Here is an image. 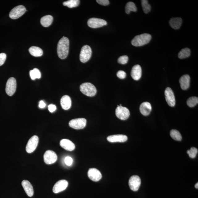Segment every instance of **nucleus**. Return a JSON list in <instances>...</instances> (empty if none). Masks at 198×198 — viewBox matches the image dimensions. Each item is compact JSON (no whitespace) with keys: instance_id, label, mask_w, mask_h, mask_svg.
<instances>
[{"instance_id":"1","label":"nucleus","mask_w":198,"mask_h":198,"mask_svg":"<svg viewBox=\"0 0 198 198\" xmlns=\"http://www.w3.org/2000/svg\"><path fill=\"white\" fill-rule=\"evenodd\" d=\"M70 41L66 37L63 36L59 41L57 48L58 56L61 59H64L68 56L69 51Z\"/></svg>"},{"instance_id":"2","label":"nucleus","mask_w":198,"mask_h":198,"mask_svg":"<svg viewBox=\"0 0 198 198\" xmlns=\"http://www.w3.org/2000/svg\"><path fill=\"white\" fill-rule=\"evenodd\" d=\"M151 38V35L148 34L137 35L131 41V44L136 47L142 46L150 42Z\"/></svg>"},{"instance_id":"3","label":"nucleus","mask_w":198,"mask_h":198,"mask_svg":"<svg viewBox=\"0 0 198 198\" xmlns=\"http://www.w3.org/2000/svg\"><path fill=\"white\" fill-rule=\"evenodd\" d=\"M80 91L84 95L89 97H93L97 93V89L95 86L90 83H85L80 86Z\"/></svg>"},{"instance_id":"4","label":"nucleus","mask_w":198,"mask_h":198,"mask_svg":"<svg viewBox=\"0 0 198 198\" xmlns=\"http://www.w3.org/2000/svg\"><path fill=\"white\" fill-rule=\"evenodd\" d=\"M27 11L25 7L23 5H19L11 10L9 13V17L12 19H17L24 14Z\"/></svg>"},{"instance_id":"5","label":"nucleus","mask_w":198,"mask_h":198,"mask_svg":"<svg viewBox=\"0 0 198 198\" xmlns=\"http://www.w3.org/2000/svg\"><path fill=\"white\" fill-rule=\"evenodd\" d=\"M92 54L91 49L89 46L85 45L82 47L80 54V61L83 63L87 62L91 58Z\"/></svg>"},{"instance_id":"6","label":"nucleus","mask_w":198,"mask_h":198,"mask_svg":"<svg viewBox=\"0 0 198 198\" xmlns=\"http://www.w3.org/2000/svg\"><path fill=\"white\" fill-rule=\"evenodd\" d=\"M17 88L16 80L14 78H11L8 80L6 86V92L7 95L11 96L15 93Z\"/></svg>"},{"instance_id":"7","label":"nucleus","mask_w":198,"mask_h":198,"mask_svg":"<svg viewBox=\"0 0 198 198\" xmlns=\"http://www.w3.org/2000/svg\"><path fill=\"white\" fill-rule=\"evenodd\" d=\"M87 120L84 118H78L72 119L70 121L69 126L76 130L83 129L86 126Z\"/></svg>"},{"instance_id":"8","label":"nucleus","mask_w":198,"mask_h":198,"mask_svg":"<svg viewBox=\"0 0 198 198\" xmlns=\"http://www.w3.org/2000/svg\"><path fill=\"white\" fill-rule=\"evenodd\" d=\"M116 115L118 118L121 120H126L128 118L130 115V112L127 107L117 106L116 109Z\"/></svg>"},{"instance_id":"9","label":"nucleus","mask_w":198,"mask_h":198,"mask_svg":"<svg viewBox=\"0 0 198 198\" xmlns=\"http://www.w3.org/2000/svg\"><path fill=\"white\" fill-rule=\"evenodd\" d=\"M39 142V138L34 136L29 139L26 146V150L27 153L31 154L36 150Z\"/></svg>"},{"instance_id":"10","label":"nucleus","mask_w":198,"mask_h":198,"mask_svg":"<svg viewBox=\"0 0 198 198\" xmlns=\"http://www.w3.org/2000/svg\"><path fill=\"white\" fill-rule=\"evenodd\" d=\"M107 21L103 19L96 18L89 19L87 22L88 26L94 28H100L107 25Z\"/></svg>"},{"instance_id":"11","label":"nucleus","mask_w":198,"mask_h":198,"mask_svg":"<svg viewBox=\"0 0 198 198\" xmlns=\"http://www.w3.org/2000/svg\"><path fill=\"white\" fill-rule=\"evenodd\" d=\"M44 158L45 163L47 164H51L57 161L58 157L55 152L52 150H48L45 153Z\"/></svg>"},{"instance_id":"12","label":"nucleus","mask_w":198,"mask_h":198,"mask_svg":"<svg viewBox=\"0 0 198 198\" xmlns=\"http://www.w3.org/2000/svg\"><path fill=\"white\" fill-rule=\"evenodd\" d=\"M129 186L133 191H138L141 184V180L138 176L133 175L129 180Z\"/></svg>"},{"instance_id":"13","label":"nucleus","mask_w":198,"mask_h":198,"mask_svg":"<svg viewBox=\"0 0 198 198\" xmlns=\"http://www.w3.org/2000/svg\"><path fill=\"white\" fill-rule=\"evenodd\" d=\"M164 93L166 103L170 106L174 107L175 105V99L173 91L170 88L167 87Z\"/></svg>"},{"instance_id":"14","label":"nucleus","mask_w":198,"mask_h":198,"mask_svg":"<svg viewBox=\"0 0 198 198\" xmlns=\"http://www.w3.org/2000/svg\"><path fill=\"white\" fill-rule=\"evenodd\" d=\"M68 183L65 180H61L55 184L53 191L54 193H58L64 191L67 187Z\"/></svg>"},{"instance_id":"15","label":"nucleus","mask_w":198,"mask_h":198,"mask_svg":"<svg viewBox=\"0 0 198 198\" xmlns=\"http://www.w3.org/2000/svg\"><path fill=\"white\" fill-rule=\"evenodd\" d=\"M90 179L94 182H98L101 179L102 174L99 170L95 168H90L88 172Z\"/></svg>"},{"instance_id":"16","label":"nucleus","mask_w":198,"mask_h":198,"mask_svg":"<svg viewBox=\"0 0 198 198\" xmlns=\"http://www.w3.org/2000/svg\"><path fill=\"white\" fill-rule=\"evenodd\" d=\"M107 139L109 142H124L128 140V138L125 135L118 134L108 137Z\"/></svg>"},{"instance_id":"17","label":"nucleus","mask_w":198,"mask_h":198,"mask_svg":"<svg viewBox=\"0 0 198 198\" xmlns=\"http://www.w3.org/2000/svg\"><path fill=\"white\" fill-rule=\"evenodd\" d=\"M131 76L133 79L138 80L141 77L142 69L139 65H137L133 67L131 71Z\"/></svg>"},{"instance_id":"18","label":"nucleus","mask_w":198,"mask_h":198,"mask_svg":"<svg viewBox=\"0 0 198 198\" xmlns=\"http://www.w3.org/2000/svg\"><path fill=\"white\" fill-rule=\"evenodd\" d=\"M60 145L66 150L72 151L75 148V145L68 139H63L60 141Z\"/></svg>"},{"instance_id":"19","label":"nucleus","mask_w":198,"mask_h":198,"mask_svg":"<svg viewBox=\"0 0 198 198\" xmlns=\"http://www.w3.org/2000/svg\"><path fill=\"white\" fill-rule=\"evenodd\" d=\"M22 185L27 195L29 197H32L34 195V189L30 182L27 180H23L22 182Z\"/></svg>"},{"instance_id":"20","label":"nucleus","mask_w":198,"mask_h":198,"mask_svg":"<svg viewBox=\"0 0 198 198\" xmlns=\"http://www.w3.org/2000/svg\"><path fill=\"white\" fill-rule=\"evenodd\" d=\"M60 103L63 109L65 110H68L71 106V99L68 95H64L61 99Z\"/></svg>"},{"instance_id":"21","label":"nucleus","mask_w":198,"mask_h":198,"mask_svg":"<svg viewBox=\"0 0 198 198\" xmlns=\"http://www.w3.org/2000/svg\"><path fill=\"white\" fill-rule=\"evenodd\" d=\"M140 111L143 115L146 116L150 114L152 111V106L150 103L147 102H144L141 105Z\"/></svg>"},{"instance_id":"22","label":"nucleus","mask_w":198,"mask_h":198,"mask_svg":"<svg viewBox=\"0 0 198 198\" xmlns=\"http://www.w3.org/2000/svg\"><path fill=\"white\" fill-rule=\"evenodd\" d=\"M179 83L181 89L186 90L189 88L190 84V77L188 74H185L180 78Z\"/></svg>"},{"instance_id":"23","label":"nucleus","mask_w":198,"mask_h":198,"mask_svg":"<svg viewBox=\"0 0 198 198\" xmlns=\"http://www.w3.org/2000/svg\"><path fill=\"white\" fill-rule=\"evenodd\" d=\"M182 22V19L180 17L172 18L169 21L171 27L174 29H178L181 27Z\"/></svg>"},{"instance_id":"24","label":"nucleus","mask_w":198,"mask_h":198,"mask_svg":"<svg viewBox=\"0 0 198 198\" xmlns=\"http://www.w3.org/2000/svg\"><path fill=\"white\" fill-rule=\"evenodd\" d=\"M53 21V17L52 15H45L42 18L40 19L41 24L43 27H48L52 24Z\"/></svg>"},{"instance_id":"25","label":"nucleus","mask_w":198,"mask_h":198,"mask_svg":"<svg viewBox=\"0 0 198 198\" xmlns=\"http://www.w3.org/2000/svg\"><path fill=\"white\" fill-rule=\"evenodd\" d=\"M29 52L31 55L35 57H40L42 56L43 50L41 48L36 46L31 47L29 49Z\"/></svg>"},{"instance_id":"26","label":"nucleus","mask_w":198,"mask_h":198,"mask_svg":"<svg viewBox=\"0 0 198 198\" xmlns=\"http://www.w3.org/2000/svg\"><path fill=\"white\" fill-rule=\"evenodd\" d=\"M191 50L189 48H186L182 49L178 54V58L184 59L188 57L191 55Z\"/></svg>"},{"instance_id":"27","label":"nucleus","mask_w":198,"mask_h":198,"mask_svg":"<svg viewBox=\"0 0 198 198\" xmlns=\"http://www.w3.org/2000/svg\"><path fill=\"white\" fill-rule=\"evenodd\" d=\"M137 8L134 3L130 2L127 3L125 7V11L127 14H130L131 11L136 12Z\"/></svg>"},{"instance_id":"28","label":"nucleus","mask_w":198,"mask_h":198,"mask_svg":"<svg viewBox=\"0 0 198 198\" xmlns=\"http://www.w3.org/2000/svg\"><path fill=\"white\" fill-rule=\"evenodd\" d=\"M79 3L80 1L79 0H69V1L64 2L63 3V5L71 8L78 6L79 5Z\"/></svg>"},{"instance_id":"29","label":"nucleus","mask_w":198,"mask_h":198,"mask_svg":"<svg viewBox=\"0 0 198 198\" xmlns=\"http://www.w3.org/2000/svg\"><path fill=\"white\" fill-rule=\"evenodd\" d=\"M170 136L174 140L177 141H181L182 137L180 133L177 130H172L170 131Z\"/></svg>"},{"instance_id":"30","label":"nucleus","mask_w":198,"mask_h":198,"mask_svg":"<svg viewBox=\"0 0 198 198\" xmlns=\"http://www.w3.org/2000/svg\"><path fill=\"white\" fill-rule=\"evenodd\" d=\"M198 103V98L196 97H192L189 98L187 101V105L190 107H193L196 105Z\"/></svg>"},{"instance_id":"31","label":"nucleus","mask_w":198,"mask_h":198,"mask_svg":"<svg viewBox=\"0 0 198 198\" xmlns=\"http://www.w3.org/2000/svg\"><path fill=\"white\" fill-rule=\"evenodd\" d=\"M143 11L145 13L147 14L150 12L151 10L150 5L148 3V1L146 0L141 1Z\"/></svg>"},{"instance_id":"32","label":"nucleus","mask_w":198,"mask_h":198,"mask_svg":"<svg viewBox=\"0 0 198 198\" xmlns=\"http://www.w3.org/2000/svg\"><path fill=\"white\" fill-rule=\"evenodd\" d=\"M197 153L198 150L195 147H192L190 150L187 151V154H189L190 158H195Z\"/></svg>"},{"instance_id":"33","label":"nucleus","mask_w":198,"mask_h":198,"mask_svg":"<svg viewBox=\"0 0 198 198\" xmlns=\"http://www.w3.org/2000/svg\"><path fill=\"white\" fill-rule=\"evenodd\" d=\"M128 60V57L126 56H123L120 57L118 59V62L121 64H125L127 63Z\"/></svg>"},{"instance_id":"34","label":"nucleus","mask_w":198,"mask_h":198,"mask_svg":"<svg viewBox=\"0 0 198 198\" xmlns=\"http://www.w3.org/2000/svg\"><path fill=\"white\" fill-rule=\"evenodd\" d=\"M117 77L120 79H124L126 77V74L123 70H119L117 74Z\"/></svg>"},{"instance_id":"35","label":"nucleus","mask_w":198,"mask_h":198,"mask_svg":"<svg viewBox=\"0 0 198 198\" xmlns=\"http://www.w3.org/2000/svg\"><path fill=\"white\" fill-rule=\"evenodd\" d=\"M6 58V55L4 53H2L0 54V66L4 64Z\"/></svg>"},{"instance_id":"36","label":"nucleus","mask_w":198,"mask_h":198,"mask_svg":"<svg viewBox=\"0 0 198 198\" xmlns=\"http://www.w3.org/2000/svg\"><path fill=\"white\" fill-rule=\"evenodd\" d=\"M73 160L71 157L67 156L65 159V162L68 166H70L73 163Z\"/></svg>"},{"instance_id":"37","label":"nucleus","mask_w":198,"mask_h":198,"mask_svg":"<svg viewBox=\"0 0 198 198\" xmlns=\"http://www.w3.org/2000/svg\"><path fill=\"white\" fill-rule=\"evenodd\" d=\"M96 2L99 5L103 6H107L109 4V2L108 0H97Z\"/></svg>"},{"instance_id":"38","label":"nucleus","mask_w":198,"mask_h":198,"mask_svg":"<svg viewBox=\"0 0 198 198\" xmlns=\"http://www.w3.org/2000/svg\"><path fill=\"white\" fill-rule=\"evenodd\" d=\"M33 70H34L36 79H40L41 78V73L40 70L37 68H34Z\"/></svg>"},{"instance_id":"39","label":"nucleus","mask_w":198,"mask_h":198,"mask_svg":"<svg viewBox=\"0 0 198 198\" xmlns=\"http://www.w3.org/2000/svg\"><path fill=\"white\" fill-rule=\"evenodd\" d=\"M57 107L55 105L53 104H50L48 106V109L51 113H53L55 111Z\"/></svg>"},{"instance_id":"40","label":"nucleus","mask_w":198,"mask_h":198,"mask_svg":"<svg viewBox=\"0 0 198 198\" xmlns=\"http://www.w3.org/2000/svg\"><path fill=\"white\" fill-rule=\"evenodd\" d=\"M29 74H30V77L31 79L32 80H34L36 79V76H35L34 72L33 70H31L29 72Z\"/></svg>"},{"instance_id":"41","label":"nucleus","mask_w":198,"mask_h":198,"mask_svg":"<svg viewBox=\"0 0 198 198\" xmlns=\"http://www.w3.org/2000/svg\"><path fill=\"white\" fill-rule=\"evenodd\" d=\"M46 106V104L43 101H40L39 103V107L40 108H44Z\"/></svg>"},{"instance_id":"42","label":"nucleus","mask_w":198,"mask_h":198,"mask_svg":"<svg viewBox=\"0 0 198 198\" xmlns=\"http://www.w3.org/2000/svg\"><path fill=\"white\" fill-rule=\"evenodd\" d=\"M195 187L196 188V189H198V183L196 184V185H195Z\"/></svg>"}]
</instances>
